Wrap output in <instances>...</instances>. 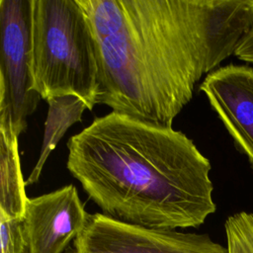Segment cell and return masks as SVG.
Masks as SVG:
<instances>
[{
  "mask_svg": "<svg viewBox=\"0 0 253 253\" xmlns=\"http://www.w3.org/2000/svg\"><path fill=\"white\" fill-rule=\"evenodd\" d=\"M18 138L10 127L0 126V214L7 218H23L29 199L21 171Z\"/></svg>",
  "mask_w": 253,
  "mask_h": 253,
  "instance_id": "obj_8",
  "label": "cell"
},
{
  "mask_svg": "<svg viewBox=\"0 0 253 253\" xmlns=\"http://www.w3.org/2000/svg\"><path fill=\"white\" fill-rule=\"evenodd\" d=\"M77 1L95 40L96 103L165 126L253 28V0Z\"/></svg>",
  "mask_w": 253,
  "mask_h": 253,
  "instance_id": "obj_1",
  "label": "cell"
},
{
  "mask_svg": "<svg viewBox=\"0 0 253 253\" xmlns=\"http://www.w3.org/2000/svg\"><path fill=\"white\" fill-rule=\"evenodd\" d=\"M235 55L243 61L253 63V28L237 48Z\"/></svg>",
  "mask_w": 253,
  "mask_h": 253,
  "instance_id": "obj_12",
  "label": "cell"
},
{
  "mask_svg": "<svg viewBox=\"0 0 253 253\" xmlns=\"http://www.w3.org/2000/svg\"><path fill=\"white\" fill-rule=\"evenodd\" d=\"M228 253H253V213L240 211L224 224Z\"/></svg>",
  "mask_w": 253,
  "mask_h": 253,
  "instance_id": "obj_10",
  "label": "cell"
},
{
  "mask_svg": "<svg viewBox=\"0 0 253 253\" xmlns=\"http://www.w3.org/2000/svg\"><path fill=\"white\" fill-rule=\"evenodd\" d=\"M88 216L74 185L29 198L22 218L26 253H61Z\"/></svg>",
  "mask_w": 253,
  "mask_h": 253,
  "instance_id": "obj_6",
  "label": "cell"
},
{
  "mask_svg": "<svg viewBox=\"0 0 253 253\" xmlns=\"http://www.w3.org/2000/svg\"><path fill=\"white\" fill-rule=\"evenodd\" d=\"M72 253H228L207 234L130 224L105 213L89 214Z\"/></svg>",
  "mask_w": 253,
  "mask_h": 253,
  "instance_id": "obj_5",
  "label": "cell"
},
{
  "mask_svg": "<svg viewBox=\"0 0 253 253\" xmlns=\"http://www.w3.org/2000/svg\"><path fill=\"white\" fill-rule=\"evenodd\" d=\"M66 167L105 214L148 228L198 227L216 210L211 162L165 126L111 112L67 142Z\"/></svg>",
  "mask_w": 253,
  "mask_h": 253,
  "instance_id": "obj_2",
  "label": "cell"
},
{
  "mask_svg": "<svg viewBox=\"0 0 253 253\" xmlns=\"http://www.w3.org/2000/svg\"><path fill=\"white\" fill-rule=\"evenodd\" d=\"M32 0H0V126L18 136L41 96L32 72Z\"/></svg>",
  "mask_w": 253,
  "mask_h": 253,
  "instance_id": "obj_4",
  "label": "cell"
},
{
  "mask_svg": "<svg viewBox=\"0 0 253 253\" xmlns=\"http://www.w3.org/2000/svg\"><path fill=\"white\" fill-rule=\"evenodd\" d=\"M200 90L253 165V68L234 64L219 67L206 76Z\"/></svg>",
  "mask_w": 253,
  "mask_h": 253,
  "instance_id": "obj_7",
  "label": "cell"
},
{
  "mask_svg": "<svg viewBox=\"0 0 253 253\" xmlns=\"http://www.w3.org/2000/svg\"><path fill=\"white\" fill-rule=\"evenodd\" d=\"M46 102L48 104V113L45 121L42 145L38 162L25 181L26 186L38 182L50 152L55 148L67 128L74 123L81 121L82 114L87 109L81 100L72 96L54 98Z\"/></svg>",
  "mask_w": 253,
  "mask_h": 253,
  "instance_id": "obj_9",
  "label": "cell"
},
{
  "mask_svg": "<svg viewBox=\"0 0 253 253\" xmlns=\"http://www.w3.org/2000/svg\"><path fill=\"white\" fill-rule=\"evenodd\" d=\"M1 253H26L22 218H7L0 214Z\"/></svg>",
  "mask_w": 253,
  "mask_h": 253,
  "instance_id": "obj_11",
  "label": "cell"
},
{
  "mask_svg": "<svg viewBox=\"0 0 253 253\" xmlns=\"http://www.w3.org/2000/svg\"><path fill=\"white\" fill-rule=\"evenodd\" d=\"M32 72L42 99L72 96L97 105L98 62L89 20L77 0H32Z\"/></svg>",
  "mask_w": 253,
  "mask_h": 253,
  "instance_id": "obj_3",
  "label": "cell"
}]
</instances>
